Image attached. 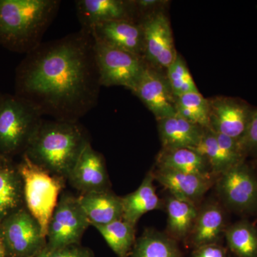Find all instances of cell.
Here are the masks:
<instances>
[{
    "mask_svg": "<svg viewBox=\"0 0 257 257\" xmlns=\"http://www.w3.org/2000/svg\"><path fill=\"white\" fill-rule=\"evenodd\" d=\"M101 87L94 40L83 29L42 42L15 72V94L60 121H79L97 104Z\"/></svg>",
    "mask_w": 257,
    "mask_h": 257,
    "instance_id": "cell-1",
    "label": "cell"
},
{
    "mask_svg": "<svg viewBox=\"0 0 257 257\" xmlns=\"http://www.w3.org/2000/svg\"><path fill=\"white\" fill-rule=\"evenodd\" d=\"M89 143L79 121L42 119L23 154L52 175L67 179Z\"/></svg>",
    "mask_w": 257,
    "mask_h": 257,
    "instance_id": "cell-2",
    "label": "cell"
},
{
    "mask_svg": "<svg viewBox=\"0 0 257 257\" xmlns=\"http://www.w3.org/2000/svg\"><path fill=\"white\" fill-rule=\"evenodd\" d=\"M60 5L59 0H0V46L31 52L42 43Z\"/></svg>",
    "mask_w": 257,
    "mask_h": 257,
    "instance_id": "cell-3",
    "label": "cell"
},
{
    "mask_svg": "<svg viewBox=\"0 0 257 257\" xmlns=\"http://www.w3.org/2000/svg\"><path fill=\"white\" fill-rule=\"evenodd\" d=\"M17 168L23 181L25 207L39 223L42 234L46 238L51 217L64 187V179L52 175L34 163L25 154Z\"/></svg>",
    "mask_w": 257,
    "mask_h": 257,
    "instance_id": "cell-4",
    "label": "cell"
},
{
    "mask_svg": "<svg viewBox=\"0 0 257 257\" xmlns=\"http://www.w3.org/2000/svg\"><path fill=\"white\" fill-rule=\"evenodd\" d=\"M42 116L33 104L23 98L3 94L0 100V155L10 158L24 153Z\"/></svg>",
    "mask_w": 257,
    "mask_h": 257,
    "instance_id": "cell-5",
    "label": "cell"
},
{
    "mask_svg": "<svg viewBox=\"0 0 257 257\" xmlns=\"http://www.w3.org/2000/svg\"><path fill=\"white\" fill-rule=\"evenodd\" d=\"M94 54L101 87L121 86L133 92L147 66L141 56L95 40Z\"/></svg>",
    "mask_w": 257,
    "mask_h": 257,
    "instance_id": "cell-6",
    "label": "cell"
},
{
    "mask_svg": "<svg viewBox=\"0 0 257 257\" xmlns=\"http://www.w3.org/2000/svg\"><path fill=\"white\" fill-rule=\"evenodd\" d=\"M89 225L78 198L64 194L51 217L45 247L52 249L79 244Z\"/></svg>",
    "mask_w": 257,
    "mask_h": 257,
    "instance_id": "cell-7",
    "label": "cell"
},
{
    "mask_svg": "<svg viewBox=\"0 0 257 257\" xmlns=\"http://www.w3.org/2000/svg\"><path fill=\"white\" fill-rule=\"evenodd\" d=\"M1 227L10 257H35L46 246L40 224L25 206L5 218Z\"/></svg>",
    "mask_w": 257,
    "mask_h": 257,
    "instance_id": "cell-8",
    "label": "cell"
},
{
    "mask_svg": "<svg viewBox=\"0 0 257 257\" xmlns=\"http://www.w3.org/2000/svg\"><path fill=\"white\" fill-rule=\"evenodd\" d=\"M140 23L144 34V60L155 68H168L178 55L168 18L163 13L153 12Z\"/></svg>",
    "mask_w": 257,
    "mask_h": 257,
    "instance_id": "cell-9",
    "label": "cell"
},
{
    "mask_svg": "<svg viewBox=\"0 0 257 257\" xmlns=\"http://www.w3.org/2000/svg\"><path fill=\"white\" fill-rule=\"evenodd\" d=\"M217 189L225 204L235 211L251 212L257 209V179L244 162L221 174Z\"/></svg>",
    "mask_w": 257,
    "mask_h": 257,
    "instance_id": "cell-10",
    "label": "cell"
},
{
    "mask_svg": "<svg viewBox=\"0 0 257 257\" xmlns=\"http://www.w3.org/2000/svg\"><path fill=\"white\" fill-rule=\"evenodd\" d=\"M209 128L215 133L240 140L243 136L254 109L237 98L218 96L208 99Z\"/></svg>",
    "mask_w": 257,
    "mask_h": 257,
    "instance_id": "cell-11",
    "label": "cell"
},
{
    "mask_svg": "<svg viewBox=\"0 0 257 257\" xmlns=\"http://www.w3.org/2000/svg\"><path fill=\"white\" fill-rule=\"evenodd\" d=\"M133 92L140 98L157 120L177 114L176 98L167 77L148 64Z\"/></svg>",
    "mask_w": 257,
    "mask_h": 257,
    "instance_id": "cell-12",
    "label": "cell"
},
{
    "mask_svg": "<svg viewBox=\"0 0 257 257\" xmlns=\"http://www.w3.org/2000/svg\"><path fill=\"white\" fill-rule=\"evenodd\" d=\"M88 32L96 42L143 57V30L138 22L116 20L99 24Z\"/></svg>",
    "mask_w": 257,
    "mask_h": 257,
    "instance_id": "cell-13",
    "label": "cell"
},
{
    "mask_svg": "<svg viewBox=\"0 0 257 257\" xmlns=\"http://www.w3.org/2000/svg\"><path fill=\"white\" fill-rule=\"evenodd\" d=\"M75 7L81 29L87 31L99 24L116 20L138 22L133 1L77 0Z\"/></svg>",
    "mask_w": 257,
    "mask_h": 257,
    "instance_id": "cell-14",
    "label": "cell"
},
{
    "mask_svg": "<svg viewBox=\"0 0 257 257\" xmlns=\"http://www.w3.org/2000/svg\"><path fill=\"white\" fill-rule=\"evenodd\" d=\"M72 187L82 194L109 189L104 158L88 144L67 177Z\"/></svg>",
    "mask_w": 257,
    "mask_h": 257,
    "instance_id": "cell-15",
    "label": "cell"
},
{
    "mask_svg": "<svg viewBox=\"0 0 257 257\" xmlns=\"http://www.w3.org/2000/svg\"><path fill=\"white\" fill-rule=\"evenodd\" d=\"M153 175L171 196L197 207L212 184V179L166 169L158 168Z\"/></svg>",
    "mask_w": 257,
    "mask_h": 257,
    "instance_id": "cell-16",
    "label": "cell"
},
{
    "mask_svg": "<svg viewBox=\"0 0 257 257\" xmlns=\"http://www.w3.org/2000/svg\"><path fill=\"white\" fill-rule=\"evenodd\" d=\"M157 121L163 150H194L200 143L205 130L184 119L177 113Z\"/></svg>",
    "mask_w": 257,
    "mask_h": 257,
    "instance_id": "cell-17",
    "label": "cell"
},
{
    "mask_svg": "<svg viewBox=\"0 0 257 257\" xmlns=\"http://www.w3.org/2000/svg\"><path fill=\"white\" fill-rule=\"evenodd\" d=\"M77 198L89 224L93 226L122 219L121 197L109 189L82 194Z\"/></svg>",
    "mask_w": 257,
    "mask_h": 257,
    "instance_id": "cell-18",
    "label": "cell"
},
{
    "mask_svg": "<svg viewBox=\"0 0 257 257\" xmlns=\"http://www.w3.org/2000/svg\"><path fill=\"white\" fill-rule=\"evenodd\" d=\"M154 180L153 172L150 171L137 190L121 197L122 219L133 226H136L140 218L146 213L163 209L165 204L157 196Z\"/></svg>",
    "mask_w": 257,
    "mask_h": 257,
    "instance_id": "cell-19",
    "label": "cell"
},
{
    "mask_svg": "<svg viewBox=\"0 0 257 257\" xmlns=\"http://www.w3.org/2000/svg\"><path fill=\"white\" fill-rule=\"evenodd\" d=\"M225 214L218 204L204 206L198 212L192 231L189 234L191 245L194 248L218 243L225 232Z\"/></svg>",
    "mask_w": 257,
    "mask_h": 257,
    "instance_id": "cell-20",
    "label": "cell"
},
{
    "mask_svg": "<svg viewBox=\"0 0 257 257\" xmlns=\"http://www.w3.org/2000/svg\"><path fill=\"white\" fill-rule=\"evenodd\" d=\"M23 184L17 165L10 158L0 160V221L24 207Z\"/></svg>",
    "mask_w": 257,
    "mask_h": 257,
    "instance_id": "cell-21",
    "label": "cell"
},
{
    "mask_svg": "<svg viewBox=\"0 0 257 257\" xmlns=\"http://www.w3.org/2000/svg\"><path fill=\"white\" fill-rule=\"evenodd\" d=\"M158 168L166 169L213 179L212 170L207 160L190 149L163 150L157 160Z\"/></svg>",
    "mask_w": 257,
    "mask_h": 257,
    "instance_id": "cell-22",
    "label": "cell"
},
{
    "mask_svg": "<svg viewBox=\"0 0 257 257\" xmlns=\"http://www.w3.org/2000/svg\"><path fill=\"white\" fill-rule=\"evenodd\" d=\"M167 215V234L176 241L188 239L199 209L197 206L170 196L166 202Z\"/></svg>",
    "mask_w": 257,
    "mask_h": 257,
    "instance_id": "cell-23",
    "label": "cell"
},
{
    "mask_svg": "<svg viewBox=\"0 0 257 257\" xmlns=\"http://www.w3.org/2000/svg\"><path fill=\"white\" fill-rule=\"evenodd\" d=\"M130 257H183L177 241L166 233L145 230L136 240Z\"/></svg>",
    "mask_w": 257,
    "mask_h": 257,
    "instance_id": "cell-24",
    "label": "cell"
},
{
    "mask_svg": "<svg viewBox=\"0 0 257 257\" xmlns=\"http://www.w3.org/2000/svg\"><path fill=\"white\" fill-rule=\"evenodd\" d=\"M193 150L207 160L214 175H221L234 166L244 162L224 150L210 128H205L200 143Z\"/></svg>",
    "mask_w": 257,
    "mask_h": 257,
    "instance_id": "cell-25",
    "label": "cell"
},
{
    "mask_svg": "<svg viewBox=\"0 0 257 257\" xmlns=\"http://www.w3.org/2000/svg\"><path fill=\"white\" fill-rule=\"evenodd\" d=\"M94 227L118 257H130L137 240L135 226L122 219Z\"/></svg>",
    "mask_w": 257,
    "mask_h": 257,
    "instance_id": "cell-26",
    "label": "cell"
},
{
    "mask_svg": "<svg viewBox=\"0 0 257 257\" xmlns=\"http://www.w3.org/2000/svg\"><path fill=\"white\" fill-rule=\"evenodd\" d=\"M228 246L237 257H257V227L247 220L238 221L225 230Z\"/></svg>",
    "mask_w": 257,
    "mask_h": 257,
    "instance_id": "cell-27",
    "label": "cell"
},
{
    "mask_svg": "<svg viewBox=\"0 0 257 257\" xmlns=\"http://www.w3.org/2000/svg\"><path fill=\"white\" fill-rule=\"evenodd\" d=\"M177 114L193 124L209 128V100L199 92L187 93L176 97Z\"/></svg>",
    "mask_w": 257,
    "mask_h": 257,
    "instance_id": "cell-28",
    "label": "cell"
},
{
    "mask_svg": "<svg viewBox=\"0 0 257 257\" xmlns=\"http://www.w3.org/2000/svg\"><path fill=\"white\" fill-rule=\"evenodd\" d=\"M167 79L176 97L189 92H199L187 64L180 55L167 69Z\"/></svg>",
    "mask_w": 257,
    "mask_h": 257,
    "instance_id": "cell-29",
    "label": "cell"
},
{
    "mask_svg": "<svg viewBox=\"0 0 257 257\" xmlns=\"http://www.w3.org/2000/svg\"><path fill=\"white\" fill-rule=\"evenodd\" d=\"M35 257H94V255L89 248L73 244L52 249L45 247Z\"/></svg>",
    "mask_w": 257,
    "mask_h": 257,
    "instance_id": "cell-30",
    "label": "cell"
},
{
    "mask_svg": "<svg viewBox=\"0 0 257 257\" xmlns=\"http://www.w3.org/2000/svg\"><path fill=\"white\" fill-rule=\"evenodd\" d=\"M239 141L246 156L257 150V108L253 110L246 131Z\"/></svg>",
    "mask_w": 257,
    "mask_h": 257,
    "instance_id": "cell-31",
    "label": "cell"
},
{
    "mask_svg": "<svg viewBox=\"0 0 257 257\" xmlns=\"http://www.w3.org/2000/svg\"><path fill=\"white\" fill-rule=\"evenodd\" d=\"M192 257H227V253L219 243H214L194 248Z\"/></svg>",
    "mask_w": 257,
    "mask_h": 257,
    "instance_id": "cell-32",
    "label": "cell"
},
{
    "mask_svg": "<svg viewBox=\"0 0 257 257\" xmlns=\"http://www.w3.org/2000/svg\"><path fill=\"white\" fill-rule=\"evenodd\" d=\"M0 257H10L8 248L5 245L3 231H2L1 221H0Z\"/></svg>",
    "mask_w": 257,
    "mask_h": 257,
    "instance_id": "cell-33",
    "label": "cell"
},
{
    "mask_svg": "<svg viewBox=\"0 0 257 257\" xmlns=\"http://www.w3.org/2000/svg\"><path fill=\"white\" fill-rule=\"evenodd\" d=\"M3 94H2V93L0 92V100H1V98H2V96H3Z\"/></svg>",
    "mask_w": 257,
    "mask_h": 257,
    "instance_id": "cell-34",
    "label": "cell"
},
{
    "mask_svg": "<svg viewBox=\"0 0 257 257\" xmlns=\"http://www.w3.org/2000/svg\"><path fill=\"white\" fill-rule=\"evenodd\" d=\"M3 157H4L2 156V155H0V160H1V159H2V158H3Z\"/></svg>",
    "mask_w": 257,
    "mask_h": 257,
    "instance_id": "cell-35",
    "label": "cell"
}]
</instances>
